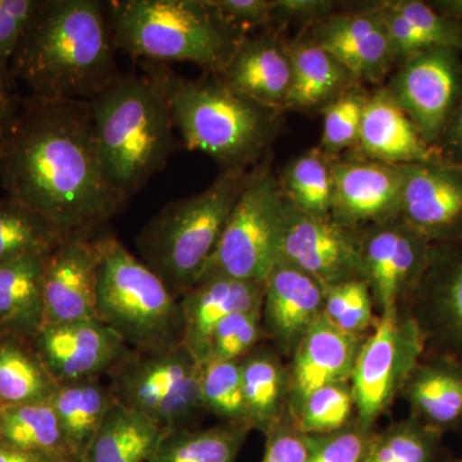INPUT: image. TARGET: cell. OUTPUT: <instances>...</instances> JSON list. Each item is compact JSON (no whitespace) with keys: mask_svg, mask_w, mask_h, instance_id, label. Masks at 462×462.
Wrapping results in <instances>:
<instances>
[{"mask_svg":"<svg viewBox=\"0 0 462 462\" xmlns=\"http://www.w3.org/2000/svg\"><path fill=\"white\" fill-rule=\"evenodd\" d=\"M413 294L425 342L462 363V236L434 243Z\"/></svg>","mask_w":462,"mask_h":462,"instance_id":"obj_16","label":"cell"},{"mask_svg":"<svg viewBox=\"0 0 462 462\" xmlns=\"http://www.w3.org/2000/svg\"><path fill=\"white\" fill-rule=\"evenodd\" d=\"M361 243L365 281L382 316L398 314V300L415 291L433 243L400 217L376 225Z\"/></svg>","mask_w":462,"mask_h":462,"instance_id":"obj_13","label":"cell"},{"mask_svg":"<svg viewBox=\"0 0 462 462\" xmlns=\"http://www.w3.org/2000/svg\"><path fill=\"white\" fill-rule=\"evenodd\" d=\"M56 387L32 338L0 331V403L12 406L47 401Z\"/></svg>","mask_w":462,"mask_h":462,"instance_id":"obj_30","label":"cell"},{"mask_svg":"<svg viewBox=\"0 0 462 462\" xmlns=\"http://www.w3.org/2000/svg\"><path fill=\"white\" fill-rule=\"evenodd\" d=\"M88 103L103 172L125 203L165 169L176 151L165 88L153 69L118 74Z\"/></svg>","mask_w":462,"mask_h":462,"instance_id":"obj_3","label":"cell"},{"mask_svg":"<svg viewBox=\"0 0 462 462\" xmlns=\"http://www.w3.org/2000/svg\"><path fill=\"white\" fill-rule=\"evenodd\" d=\"M248 430L226 422L208 430L166 431L148 462H236Z\"/></svg>","mask_w":462,"mask_h":462,"instance_id":"obj_32","label":"cell"},{"mask_svg":"<svg viewBox=\"0 0 462 462\" xmlns=\"http://www.w3.org/2000/svg\"><path fill=\"white\" fill-rule=\"evenodd\" d=\"M32 345L57 384L108 375L132 351L99 320L42 325Z\"/></svg>","mask_w":462,"mask_h":462,"instance_id":"obj_15","label":"cell"},{"mask_svg":"<svg viewBox=\"0 0 462 462\" xmlns=\"http://www.w3.org/2000/svg\"><path fill=\"white\" fill-rule=\"evenodd\" d=\"M2 407H3V404L0 403V411H2Z\"/></svg>","mask_w":462,"mask_h":462,"instance_id":"obj_53","label":"cell"},{"mask_svg":"<svg viewBox=\"0 0 462 462\" xmlns=\"http://www.w3.org/2000/svg\"><path fill=\"white\" fill-rule=\"evenodd\" d=\"M460 460H462V457L460 458Z\"/></svg>","mask_w":462,"mask_h":462,"instance_id":"obj_55","label":"cell"},{"mask_svg":"<svg viewBox=\"0 0 462 462\" xmlns=\"http://www.w3.org/2000/svg\"><path fill=\"white\" fill-rule=\"evenodd\" d=\"M424 346V334L415 318L382 316L372 336L358 349L351 376L361 430L367 433L397 389L406 384Z\"/></svg>","mask_w":462,"mask_h":462,"instance_id":"obj_10","label":"cell"},{"mask_svg":"<svg viewBox=\"0 0 462 462\" xmlns=\"http://www.w3.org/2000/svg\"><path fill=\"white\" fill-rule=\"evenodd\" d=\"M212 5L230 25L248 35L249 30L273 25L276 0H212Z\"/></svg>","mask_w":462,"mask_h":462,"instance_id":"obj_46","label":"cell"},{"mask_svg":"<svg viewBox=\"0 0 462 462\" xmlns=\"http://www.w3.org/2000/svg\"><path fill=\"white\" fill-rule=\"evenodd\" d=\"M65 234L30 207L9 197L0 199V263L50 254Z\"/></svg>","mask_w":462,"mask_h":462,"instance_id":"obj_35","label":"cell"},{"mask_svg":"<svg viewBox=\"0 0 462 462\" xmlns=\"http://www.w3.org/2000/svg\"><path fill=\"white\" fill-rule=\"evenodd\" d=\"M245 420L249 430L269 431L278 424L287 379L284 370L273 356L249 354L240 361Z\"/></svg>","mask_w":462,"mask_h":462,"instance_id":"obj_34","label":"cell"},{"mask_svg":"<svg viewBox=\"0 0 462 462\" xmlns=\"http://www.w3.org/2000/svg\"><path fill=\"white\" fill-rule=\"evenodd\" d=\"M0 462H67L41 452L27 451L0 440Z\"/></svg>","mask_w":462,"mask_h":462,"instance_id":"obj_51","label":"cell"},{"mask_svg":"<svg viewBox=\"0 0 462 462\" xmlns=\"http://www.w3.org/2000/svg\"><path fill=\"white\" fill-rule=\"evenodd\" d=\"M331 217L354 229L400 215L402 167L376 161H334Z\"/></svg>","mask_w":462,"mask_h":462,"instance_id":"obj_18","label":"cell"},{"mask_svg":"<svg viewBox=\"0 0 462 462\" xmlns=\"http://www.w3.org/2000/svg\"><path fill=\"white\" fill-rule=\"evenodd\" d=\"M367 98V94L355 87L324 108L321 149L328 156L334 158L345 149L356 147Z\"/></svg>","mask_w":462,"mask_h":462,"instance_id":"obj_40","label":"cell"},{"mask_svg":"<svg viewBox=\"0 0 462 462\" xmlns=\"http://www.w3.org/2000/svg\"><path fill=\"white\" fill-rule=\"evenodd\" d=\"M291 83L284 109L312 111L325 108L346 90L358 87L357 79L311 38L298 36L288 44Z\"/></svg>","mask_w":462,"mask_h":462,"instance_id":"obj_25","label":"cell"},{"mask_svg":"<svg viewBox=\"0 0 462 462\" xmlns=\"http://www.w3.org/2000/svg\"><path fill=\"white\" fill-rule=\"evenodd\" d=\"M284 199V197H282ZM279 263H287L322 287L365 281L363 243L352 227L300 211L284 199Z\"/></svg>","mask_w":462,"mask_h":462,"instance_id":"obj_12","label":"cell"},{"mask_svg":"<svg viewBox=\"0 0 462 462\" xmlns=\"http://www.w3.org/2000/svg\"><path fill=\"white\" fill-rule=\"evenodd\" d=\"M152 69L185 147L214 158L223 170L248 169L278 135L282 109L243 96L217 75L188 79L166 67Z\"/></svg>","mask_w":462,"mask_h":462,"instance_id":"obj_4","label":"cell"},{"mask_svg":"<svg viewBox=\"0 0 462 462\" xmlns=\"http://www.w3.org/2000/svg\"><path fill=\"white\" fill-rule=\"evenodd\" d=\"M97 318L135 351L182 343L180 302L114 236H98Z\"/></svg>","mask_w":462,"mask_h":462,"instance_id":"obj_7","label":"cell"},{"mask_svg":"<svg viewBox=\"0 0 462 462\" xmlns=\"http://www.w3.org/2000/svg\"><path fill=\"white\" fill-rule=\"evenodd\" d=\"M461 88L462 51L431 48L398 65L384 89L409 116L422 139L436 149Z\"/></svg>","mask_w":462,"mask_h":462,"instance_id":"obj_11","label":"cell"},{"mask_svg":"<svg viewBox=\"0 0 462 462\" xmlns=\"http://www.w3.org/2000/svg\"><path fill=\"white\" fill-rule=\"evenodd\" d=\"M334 3L328 0H276L273 25L302 23L312 27L334 14Z\"/></svg>","mask_w":462,"mask_h":462,"instance_id":"obj_48","label":"cell"},{"mask_svg":"<svg viewBox=\"0 0 462 462\" xmlns=\"http://www.w3.org/2000/svg\"><path fill=\"white\" fill-rule=\"evenodd\" d=\"M400 215L431 243L462 236V169L443 160L402 165Z\"/></svg>","mask_w":462,"mask_h":462,"instance_id":"obj_17","label":"cell"},{"mask_svg":"<svg viewBox=\"0 0 462 462\" xmlns=\"http://www.w3.org/2000/svg\"><path fill=\"white\" fill-rule=\"evenodd\" d=\"M282 206L281 185L270 161H263L234 207L200 279L223 275L266 282L279 263Z\"/></svg>","mask_w":462,"mask_h":462,"instance_id":"obj_9","label":"cell"},{"mask_svg":"<svg viewBox=\"0 0 462 462\" xmlns=\"http://www.w3.org/2000/svg\"><path fill=\"white\" fill-rule=\"evenodd\" d=\"M331 162L333 158L321 148L294 158L278 180L284 199L305 214L329 217L333 206Z\"/></svg>","mask_w":462,"mask_h":462,"instance_id":"obj_33","label":"cell"},{"mask_svg":"<svg viewBox=\"0 0 462 462\" xmlns=\"http://www.w3.org/2000/svg\"><path fill=\"white\" fill-rule=\"evenodd\" d=\"M50 401L67 446L80 462L115 402L111 388L100 379L62 383L57 384Z\"/></svg>","mask_w":462,"mask_h":462,"instance_id":"obj_29","label":"cell"},{"mask_svg":"<svg viewBox=\"0 0 462 462\" xmlns=\"http://www.w3.org/2000/svg\"><path fill=\"white\" fill-rule=\"evenodd\" d=\"M309 437L307 462H363L370 438L360 428H343L338 431Z\"/></svg>","mask_w":462,"mask_h":462,"instance_id":"obj_43","label":"cell"},{"mask_svg":"<svg viewBox=\"0 0 462 462\" xmlns=\"http://www.w3.org/2000/svg\"><path fill=\"white\" fill-rule=\"evenodd\" d=\"M254 170H223L206 189L163 207L136 236L141 260L173 297L199 282Z\"/></svg>","mask_w":462,"mask_h":462,"instance_id":"obj_6","label":"cell"},{"mask_svg":"<svg viewBox=\"0 0 462 462\" xmlns=\"http://www.w3.org/2000/svg\"><path fill=\"white\" fill-rule=\"evenodd\" d=\"M419 420L440 434L462 422V363L442 356L419 363L404 384Z\"/></svg>","mask_w":462,"mask_h":462,"instance_id":"obj_26","label":"cell"},{"mask_svg":"<svg viewBox=\"0 0 462 462\" xmlns=\"http://www.w3.org/2000/svg\"><path fill=\"white\" fill-rule=\"evenodd\" d=\"M440 436L416 419L403 422L370 439L363 462H437Z\"/></svg>","mask_w":462,"mask_h":462,"instance_id":"obj_36","label":"cell"},{"mask_svg":"<svg viewBox=\"0 0 462 462\" xmlns=\"http://www.w3.org/2000/svg\"><path fill=\"white\" fill-rule=\"evenodd\" d=\"M357 338L337 329L320 316L296 348L291 373V402L296 412L312 392L351 378Z\"/></svg>","mask_w":462,"mask_h":462,"instance_id":"obj_24","label":"cell"},{"mask_svg":"<svg viewBox=\"0 0 462 462\" xmlns=\"http://www.w3.org/2000/svg\"><path fill=\"white\" fill-rule=\"evenodd\" d=\"M165 433L142 412L115 400L80 462H148Z\"/></svg>","mask_w":462,"mask_h":462,"instance_id":"obj_28","label":"cell"},{"mask_svg":"<svg viewBox=\"0 0 462 462\" xmlns=\"http://www.w3.org/2000/svg\"><path fill=\"white\" fill-rule=\"evenodd\" d=\"M457 462H462V460H458Z\"/></svg>","mask_w":462,"mask_h":462,"instance_id":"obj_54","label":"cell"},{"mask_svg":"<svg viewBox=\"0 0 462 462\" xmlns=\"http://www.w3.org/2000/svg\"><path fill=\"white\" fill-rule=\"evenodd\" d=\"M374 8L388 33L394 56H396L397 66L421 51L431 50L430 42L410 25L406 18L398 14L391 2H380L374 5Z\"/></svg>","mask_w":462,"mask_h":462,"instance_id":"obj_45","label":"cell"},{"mask_svg":"<svg viewBox=\"0 0 462 462\" xmlns=\"http://www.w3.org/2000/svg\"><path fill=\"white\" fill-rule=\"evenodd\" d=\"M392 5L410 25L424 36L431 48H451L462 51V25L419 0H392Z\"/></svg>","mask_w":462,"mask_h":462,"instance_id":"obj_42","label":"cell"},{"mask_svg":"<svg viewBox=\"0 0 462 462\" xmlns=\"http://www.w3.org/2000/svg\"><path fill=\"white\" fill-rule=\"evenodd\" d=\"M106 3L42 0L9 66L32 98L90 100L118 75Z\"/></svg>","mask_w":462,"mask_h":462,"instance_id":"obj_2","label":"cell"},{"mask_svg":"<svg viewBox=\"0 0 462 462\" xmlns=\"http://www.w3.org/2000/svg\"><path fill=\"white\" fill-rule=\"evenodd\" d=\"M23 97L9 74H0V145L7 138L23 106Z\"/></svg>","mask_w":462,"mask_h":462,"instance_id":"obj_50","label":"cell"},{"mask_svg":"<svg viewBox=\"0 0 462 462\" xmlns=\"http://www.w3.org/2000/svg\"><path fill=\"white\" fill-rule=\"evenodd\" d=\"M200 391L205 411L248 427L240 361H208L202 365Z\"/></svg>","mask_w":462,"mask_h":462,"instance_id":"obj_37","label":"cell"},{"mask_svg":"<svg viewBox=\"0 0 462 462\" xmlns=\"http://www.w3.org/2000/svg\"><path fill=\"white\" fill-rule=\"evenodd\" d=\"M106 9L118 50L154 62L193 63L206 74L223 71L247 36L212 0H112Z\"/></svg>","mask_w":462,"mask_h":462,"instance_id":"obj_5","label":"cell"},{"mask_svg":"<svg viewBox=\"0 0 462 462\" xmlns=\"http://www.w3.org/2000/svg\"><path fill=\"white\" fill-rule=\"evenodd\" d=\"M436 149L443 161L462 169V88L454 112Z\"/></svg>","mask_w":462,"mask_h":462,"instance_id":"obj_49","label":"cell"},{"mask_svg":"<svg viewBox=\"0 0 462 462\" xmlns=\"http://www.w3.org/2000/svg\"><path fill=\"white\" fill-rule=\"evenodd\" d=\"M263 334V310L239 312L218 324L211 343L208 361H242L251 354Z\"/></svg>","mask_w":462,"mask_h":462,"instance_id":"obj_41","label":"cell"},{"mask_svg":"<svg viewBox=\"0 0 462 462\" xmlns=\"http://www.w3.org/2000/svg\"><path fill=\"white\" fill-rule=\"evenodd\" d=\"M42 0H0V74H9L27 25Z\"/></svg>","mask_w":462,"mask_h":462,"instance_id":"obj_44","label":"cell"},{"mask_svg":"<svg viewBox=\"0 0 462 462\" xmlns=\"http://www.w3.org/2000/svg\"><path fill=\"white\" fill-rule=\"evenodd\" d=\"M48 254L0 263V331L33 338L44 325L42 281Z\"/></svg>","mask_w":462,"mask_h":462,"instance_id":"obj_27","label":"cell"},{"mask_svg":"<svg viewBox=\"0 0 462 462\" xmlns=\"http://www.w3.org/2000/svg\"><path fill=\"white\" fill-rule=\"evenodd\" d=\"M310 36L358 81L379 84L397 67L384 25L374 5L358 14H331Z\"/></svg>","mask_w":462,"mask_h":462,"instance_id":"obj_19","label":"cell"},{"mask_svg":"<svg viewBox=\"0 0 462 462\" xmlns=\"http://www.w3.org/2000/svg\"><path fill=\"white\" fill-rule=\"evenodd\" d=\"M98 238L93 231L66 233L48 254L42 281L44 325L98 320Z\"/></svg>","mask_w":462,"mask_h":462,"instance_id":"obj_14","label":"cell"},{"mask_svg":"<svg viewBox=\"0 0 462 462\" xmlns=\"http://www.w3.org/2000/svg\"><path fill=\"white\" fill-rule=\"evenodd\" d=\"M263 327L285 352L293 351L324 307L325 288L311 276L278 263L266 279Z\"/></svg>","mask_w":462,"mask_h":462,"instance_id":"obj_22","label":"cell"},{"mask_svg":"<svg viewBox=\"0 0 462 462\" xmlns=\"http://www.w3.org/2000/svg\"><path fill=\"white\" fill-rule=\"evenodd\" d=\"M217 76L243 96L269 107L284 109L291 83L288 44L278 32L247 35Z\"/></svg>","mask_w":462,"mask_h":462,"instance_id":"obj_21","label":"cell"},{"mask_svg":"<svg viewBox=\"0 0 462 462\" xmlns=\"http://www.w3.org/2000/svg\"><path fill=\"white\" fill-rule=\"evenodd\" d=\"M322 316L348 336H360L373 320L372 293L363 279L325 288Z\"/></svg>","mask_w":462,"mask_h":462,"instance_id":"obj_39","label":"cell"},{"mask_svg":"<svg viewBox=\"0 0 462 462\" xmlns=\"http://www.w3.org/2000/svg\"><path fill=\"white\" fill-rule=\"evenodd\" d=\"M267 439L261 462H307L309 461V437L297 430L273 425L266 431Z\"/></svg>","mask_w":462,"mask_h":462,"instance_id":"obj_47","label":"cell"},{"mask_svg":"<svg viewBox=\"0 0 462 462\" xmlns=\"http://www.w3.org/2000/svg\"><path fill=\"white\" fill-rule=\"evenodd\" d=\"M0 440L7 445L78 462L69 451L51 401L3 406Z\"/></svg>","mask_w":462,"mask_h":462,"instance_id":"obj_31","label":"cell"},{"mask_svg":"<svg viewBox=\"0 0 462 462\" xmlns=\"http://www.w3.org/2000/svg\"><path fill=\"white\" fill-rule=\"evenodd\" d=\"M202 364L184 343L157 349H132L109 372L117 402L142 412L165 431L190 428L205 411L200 391Z\"/></svg>","mask_w":462,"mask_h":462,"instance_id":"obj_8","label":"cell"},{"mask_svg":"<svg viewBox=\"0 0 462 462\" xmlns=\"http://www.w3.org/2000/svg\"><path fill=\"white\" fill-rule=\"evenodd\" d=\"M0 185L63 233L94 231L124 206L103 172L85 100L25 97L0 145Z\"/></svg>","mask_w":462,"mask_h":462,"instance_id":"obj_1","label":"cell"},{"mask_svg":"<svg viewBox=\"0 0 462 462\" xmlns=\"http://www.w3.org/2000/svg\"><path fill=\"white\" fill-rule=\"evenodd\" d=\"M356 149L364 160L411 165L442 160L385 89L369 96Z\"/></svg>","mask_w":462,"mask_h":462,"instance_id":"obj_23","label":"cell"},{"mask_svg":"<svg viewBox=\"0 0 462 462\" xmlns=\"http://www.w3.org/2000/svg\"><path fill=\"white\" fill-rule=\"evenodd\" d=\"M430 5L462 25V0H436V2H430Z\"/></svg>","mask_w":462,"mask_h":462,"instance_id":"obj_52","label":"cell"},{"mask_svg":"<svg viewBox=\"0 0 462 462\" xmlns=\"http://www.w3.org/2000/svg\"><path fill=\"white\" fill-rule=\"evenodd\" d=\"M264 288V282L205 276L179 300L182 343L200 364L208 360L212 334L220 322L239 312L263 310Z\"/></svg>","mask_w":462,"mask_h":462,"instance_id":"obj_20","label":"cell"},{"mask_svg":"<svg viewBox=\"0 0 462 462\" xmlns=\"http://www.w3.org/2000/svg\"><path fill=\"white\" fill-rule=\"evenodd\" d=\"M352 391L345 383L312 392L297 411L296 430L306 436L334 433L346 427L354 409Z\"/></svg>","mask_w":462,"mask_h":462,"instance_id":"obj_38","label":"cell"}]
</instances>
